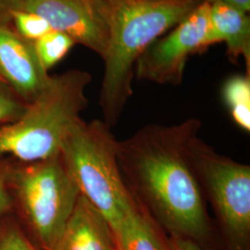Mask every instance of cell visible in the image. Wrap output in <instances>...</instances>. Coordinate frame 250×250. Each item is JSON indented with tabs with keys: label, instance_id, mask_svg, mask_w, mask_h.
<instances>
[{
	"label": "cell",
	"instance_id": "1",
	"mask_svg": "<svg viewBox=\"0 0 250 250\" xmlns=\"http://www.w3.org/2000/svg\"><path fill=\"white\" fill-rule=\"evenodd\" d=\"M201 127L195 118L146 125L118 141V163L132 197L164 232L204 250H224L191 158Z\"/></svg>",
	"mask_w": 250,
	"mask_h": 250
},
{
	"label": "cell",
	"instance_id": "2",
	"mask_svg": "<svg viewBox=\"0 0 250 250\" xmlns=\"http://www.w3.org/2000/svg\"><path fill=\"white\" fill-rule=\"evenodd\" d=\"M108 40L103 56L104 77L99 105L112 129L133 95L134 65L144 51L197 7L196 0L146 2L108 0Z\"/></svg>",
	"mask_w": 250,
	"mask_h": 250
},
{
	"label": "cell",
	"instance_id": "3",
	"mask_svg": "<svg viewBox=\"0 0 250 250\" xmlns=\"http://www.w3.org/2000/svg\"><path fill=\"white\" fill-rule=\"evenodd\" d=\"M89 72L71 70L51 76L45 89L16 122L0 126V161L34 162L61 153L66 135L88 105Z\"/></svg>",
	"mask_w": 250,
	"mask_h": 250
},
{
	"label": "cell",
	"instance_id": "4",
	"mask_svg": "<svg viewBox=\"0 0 250 250\" xmlns=\"http://www.w3.org/2000/svg\"><path fill=\"white\" fill-rule=\"evenodd\" d=\"M12 215L40 250H56L80 196L61 153L34 161H11L8 176Z\"/></svg>",
	"mask_w": 250,
	"mask_h": 250
},
{
	"label": "cell",
	"instance_id": "5",
	"mask_svg": "<svg viewBox=\"0 0 250 250\" xmlns=\"http://www.w3.org/2000/svg\"><path fill=\"white\" fill-rule=\"evenodd\" d=\"M118 140L103 121L77 122L63 141L61 155L80 195L115 227L136 204L117 158Z\"/></svg>",
	"mask_w": 250,
	"mask_h": 250
},
{
	"label": "cell",
	"instance_id": "6",
	"mask_svg": "<svg viewBox=\"0 0 250 250\" xmlns=\"http://www.w3.org/2000/svg\"><path fill=\"white\" fill-rule=\"evenodd\" d=\"M191 158L224 250H250V166L196 137Z\"/></svg>",
	"mask_w": 250,
	"mask_h": 250
},
{
	"label": "cell",
	"instance_id": "7",
	"mask_svg": "<svg viewBox=\"0 0 250 250\" xmlns=\"http://www.w3.org/2000/svg\"><path fill=\"white\" fill-rule=\"evenodd\" d=\"M209 8V3L201 2L169 36L154 41L135 62L136 78L160 84H180L189 56L208 46Z\"/></svg>",
	"mask_w": 250,
	"mask_h": 250
},
{
	"label": "cell",
	"instance_id": "8",
	"mask_svg": "<svg viewBox=\"0 0 250 250\" xmlns=\"http://www.w3.org/2000/svg\"><path fill=\"white\" fill-rule=\"evenodd\" d=\"M21 10L41 16L52 30L103 58L109 33L108 0H21Z\"/></svg>",
	"mask_w": 250,
	"mask_h": 250
},
{
	"label": "cell",
	"instance_id": "9",
	"mask_svg": "<svg viewBox=\"0 0 250 250\" xmlns=\"http://www.w3.org/2000/svg\"><path fill=\"white\" fill-rule=\"evenodd\" d=\"M50 79L51 75L37 57L34 43L20 36L12 25H0V82L31 104Z\"/></svg>",
	"mask_w": 250,
	"mask_h": 250
},
{
	"label": "cell",
	"instance_id": "10",
	"mask_svg": "<svg viewBox=\"0 0 250 250\" xmlns=\"http://www.w3.org/2000/svg\"><path fill=\"white\" fill-rule=\"evenodd\" d=\"M56 250H120V248L108 221L80 195Z\"/></svg>",
	"mask_w": 250,
	"mask_h": 250
},
{
	"label": "cell",
	"instance_id": "11",
	"mask_svg": "<svg viewBox=\"0 0 250 250\" xmlns=\"http://www.w3.org/2000/svg\"><path fill=\"white\" fill-rule=\"evenodd\" d=\"M209 33L207 45L224 42L232 62L245 58L250 71V21L248 13L223 2L210 3Z\"/></svg>",
	"mask_w": 250,
	"mask_h": 250
},
{
	"label": "cell",
	"instance_id": "12",
	"mask_svg": "<svg viewBox=\"0 0 250 250\" xmlns=\"http://www.w3.org/2000/svg\"><path fill=\"white\" fill-rule=\"evenodd\" d=\"M113 230L120 250H171L169 236L137 202Z\"/></svg>",
	"mask_w": 250,
	"mask_h": 250
},
{
	"label": "cell",
	"instance_id": "13",
	"mask_svg": "<svg viewBox=\"0 0 250 250\" xmlns=\"http://www.w3.org/2000/svg\"><path fill=\"white\" fill-rule=\"evenodd\" d=\"M223 98L232 121L250 132V74L235 75L224 83Z\"/></svg>",
	"mask_w": 250,
	"mask_h": 250
},
{
	"label": "cell",
	"instance_id": "14",
	"mask_svg": "<svg viewBox=\"0 0 250 250\" xmlns=\"http://www.w3.org/2000/svg\"><path fill=\"white\" fill-rule=\"evenodd\" d=\"M34 45L40 62L48 72L68 54L75 42L66 34L51 30L34 42Z\"/></svg>",
	"mask_w": 250,
	"mask_h": 250
},
{
	"label": "cell",
	"instance_id": "15",
	"mask_svg": "<svg viewBox=\"0 0 250 250\" xmlns=\"http://www.w3.org/2000/svg\"><path fill=\"white\" fill-rule=\"evenodd\" d=\"M0 250H40L30 240L13 215L0 223Z\"/></svg>",
	"mask_w": 250,
	"mask_h": 250
},
{
	"label": "cell",
	"instance_id": "16",
	"mask_svg": "<svg viewBox=\"0 0 250 250\" xmlns=\"http://www.w3.org/2000/svg\"><path fill=\"white\" fill-rule=\"evenodd\" d=\"M11 25L20 36L33 43L52 30L45 19L25 10L13 13Z\"/></svg>",
	"mask_w": 250,
	"mask_h": 250
},
{
	"label": "cell",
	"instance_id": "17",
	"mask_svg": "<svg viewBox=\"0 0 250 250\" xmlns=\"http://www.w3.org/2000/svg\"><path fill=\"white\" fill-rule=\"evenodd\" d=\"M29 104L0 82V126L16 122L26 111Z\"/></svg>",
	"mask_w": 250,
	"mask_h": 250
},
{
	"label": "cell",
	"instance_id": "18",
	"mask_svg": "<svg viewBox=\"0 0 250 250\" xmlns=\"http://www.w3.org/2000/svg\"><path fill=\"white\" fill-rule=\"evenodd\" d=\"M11 160L0 161V223L9 215H12L11 199L9 196L8 176Z\"/></svg>",
	"mask_w": 250,
	"mask_h": 250
},
{
	"label": "cell",
	"instance_id": "19",
	"mask_svg": "<svg viewBox=\"0 0 250 250\" xmlns=\"http://www.w3.org/2000/svg\"><path fill=\"white\" fill-rule=\"evenodd\" d=\"M21 0H0V25H11L13 13L21 10Z\"/></svg>",
	"mask_w": 250,
	"mask_h": 250
},
{
	"label": "cell",
	"instance_id": "20",
	"mask_svg": "<svg viewBox=\"0 0 250 250\" xmlns=\"http://www.w3.org/2000/svg\"><path fill=\"white\" fill-rule=\"evenodd\" d=\"M169 240L171 250H204L197 243L177 235H169Z\"/></svg>",
	"mask_w": 250,
	"mask_h": 250
},
{
	"label": "cell",
	"instance_id": "21",
	"mask_svg": "<svg viewBox=\"0 0 250 250\" xmlns=\"http://www.w3.org/2000/svg\"><path fill=\"white\" fill-rule=\"evenodd\" d=\"M202 2L213 3V2H223L227 5H230L242 11L249 13L250 9V0H202Z\"/></svg>",
	"mask_w": 250,
	"mask_h": 250
},
{
	"label": "cell",
	"instance_id": "22",
	"mask_svg": "<svg viewBox=\"0 0 250 250\" xmlns=\"http://www.w3.org/2000/svg\"><path fill=\"white\" fill-rule=\"evenodd\" d=\"M139 1H146V2H164V1H170V0H139Z\"/></svg>",
	"mask_w": 250,
	"mask_h": 250
},
{
	"label": "cell",
	"instance_id": "23",
	"mask_svg": "<svg viewBox=\"0 0 250 250\" xmlns=\"http://www.w3.org/2000/svg\"><path fill=\"white\" fill-rule=\"evenodd\" d=\"M196 1H197V2H200V3L202 2V0H196Z\"/></svg>",
	"mask_w": 250,
	"mask_h": 250
}]
</instances>
